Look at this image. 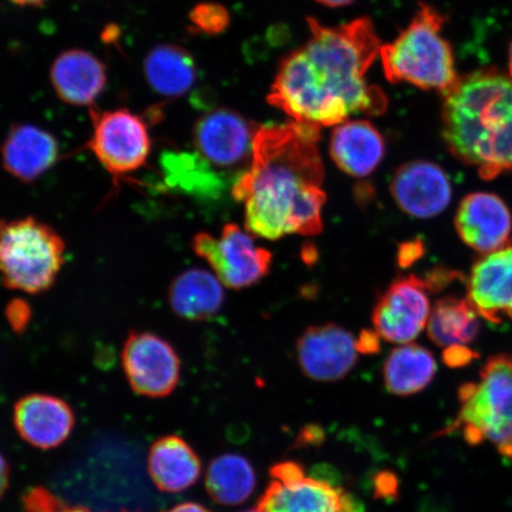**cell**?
I'll list each match as a JSON object with an SVG mask.
<instances>
[{
  "label": "cell",
  "instance_id": "obj_39",
  "mask_svg": "<svg viewBox=\"0 0 512 512\" xmlns=\"http://www.w3.org/2000/svg\"><path fill=\"white\" fill-rule=\"evenodd\" d=\"M241 512H262V511L258 508H254V509H248V510L241 511Z\"/></svg>",
  "mask_w": 512,
  "mask_h": 512
},
{
  "label": "cell",
  "instance_id": "obj_21",
  "mask_svg": "<svg viewBox=\"0 0 512 512\" xmlns=\"http://www.w3.org/2000/svg\"><path fill=\"white\" fill-rule=\"evenodd\" d=\"M147 470L158 490L179 494L198 482L202 464L187 441L177 435H166L152 444Z\"/></svg>",
  "mask_w": 512,
  "mask_h": 512
},
{
  "label": "cell",
  "instance_id": "obj_2",
  "mask_svg": "<svg viewBox=\"0 0 512 512\" xmlns=\"http://www.w3.org/2000/svg\"><path fill=\"white\" fill-rule=\"evenodd\" d=\"M319 138L320 127L297 121L258 128L251 165L232 190L245 204L249 234L279 240L322 233L326 194Z\"/></svg>",
  "mask_w": 512,
  "mask_h": 512
},
{
  "label": "cell",
  "instance_id": "obj_1",
  "mask_svg": "<svg viewBox=\"0 0 512 512\" xmlns=\"http://www.w3.org/2000/svg\"><path fill=\"white\" fill-rule=\"evenodd\" d=\"M310 40L281 62L267 101L297 123L328 127L350 114L387 111L382 89L366 80L382 44L369 18L325 27L309 18Z\"/></svg>",
  "mask_w": 512,
  "mask_h": 512
},
{
  "label": "cell",
  "instance_id": "obj_6",
  "mask_svg": "<svg viewBox=\"0 0 512 512\" xmlns=\"http://www.w3.org/2000/svg\"><path fill=\"white\" fill-rule=\"evenodd\" d=\"M66 242L35 217L0 220V277L9 290L41 294L50 290L66 262Z\"/></svg>",
  "mask_w": 512,
  "mask_h": 512
},
{
  "label": "cell",
  "instance_id": "obj_7",
  "mask_svg": "<svg viewBox=\"0 0 512 512\" xmlns=\"http://www.w3.org/2000/svg\"><path fill=\"white\" fill-rule=\"evenodd\" d=\"M92 134L88 150L112 177L115 188L134 172L145 168L152 150L149 125L142 115L127 108L91 111Z\"/></svg>",
  "mask_w": 512,
  "mask_h": 512
},
{
  "label": "cell",
  "instance_id": "obj_5",
  "mask_svg": "<svg viewBox=\"0 0 512 512\" xmlns=\"http://www.w3.org/2000/svg\"><path fill=\"white\" fill-rule=\"evenodd\" d=\"M458 400L456 419L439 434L462 433L467 444L490 443L512 459V354L489 357L478 381L459 388Z\"/></svg>",
  "mask_w": 512,
  "mask_h": 512
},
{
  "label": "cell",
  "instance_id": "obj_36",
  "mask_svg": "<svg viewBox=\"0 0 512 512\" xmlns=\"http://www.w3.org/2000/svg\"><path fill=\"white\" fill-rule=\"evenodd\" d=\"M318 3L330 6V8H339V6L349 5L354 0H317Z\"/></svg>",
  "mask_w": 512,
  "mask_h": 512
},
{
  "label": "cell",
  "instance_id": "obj_15",
  "mask_svg": "<svg viewBox=\"0 0 512 512\" xmlns=\"http://www.w3.org/2000/svg\"><path fill=\"white\" fill-rule=\"evenodd\" d=\"M467 299L492 324L512 322V239L475 261L466 283Z\"/></svg>",
  "mask_w": 512,
  "mask_h": 512
},
{
  "label": "cell",
  "instance_id": "obj_10",
  "mask_svg": "<svg viewBox=\"0 0 512 512\" xmlns=\"http://www.w3.org/2000/svg\"><path fill=\"white\" fill-rule=\"evenodd\" d=\"M428 292L426 281L413 274L394 281L374 307L377 335L387 342L412 343L430 319Z\"/></svg>",
  "mask_w": 512,
  "mask_h": 512
},
{
  "label": "cell",
  "instance_id": "obj_37",
  "mask_svg": "<svg viewBox=\"0 0 512 512\" xmlns=\"http://www.w3.org/2000/svg\"><path fill=\"white\" fill-rule=\"evenodd\" d=\"M10 2L21 6H40L48 0H10Z\"/></svg>",
  "mask_w": 512,
  "mask_h": 512
},
{
  "label": "cell",
  "instance_id": "obj_30",
  "mask_svg": "<svg viewBox=\"0 0 512 512\" xmlns=\"http://www.w3.org/2000/svg\"><path fill=\"white\" fill-rule=\"evenodd\" d=\"M476 351L469 348V345L456 344L445 348L443 361L447 367L452 369L464 368L476 360Z\"/></svg>",
  "mask_w": 512,
  "mask_h": 512
},
{
  "label": "cell",
  "instance_id": "obj_14",
  "mask_svg": "<svg viewBox=\"0 0 512 512\" xmlns=\"http://www.w3.org/2000/svg\"><path fill=\"white\" fill-rule=\"evenodd\" d=\"M454 226L467 247L488 254L512 239V215L503 198L490 192H472L459 203Z\"/></svg>",
  "mask_w": 512,
  "mask_h": 512
},
{
  "label": "cell",
  "instance_id": "obj_35",
  "mask_svg": "<svg viewBox=\"0 0 512 512\" xmlns=\"http://www.w3.org/2000/svg\"><path fill=\"white\" fill-rule=\"evenodd\" d=\"M166 512H211L208 509L202 507L200 504L187 502L183 504L176 505V507L172 508Z\"/></svg>",
  "mask_w": 512,
  "mask_h": 512
},
{
  "label": "cell",
  "instance_id": "obj_20",
  "mask_svg": "<svg viewBox=\"0 0 512 512\" xmlns=\"http://www.w3.org/2000/svg\"><path fill=\"white\" fill-rule=\"evenodd\" d=\"M343 490L316 477L274 480L258 503L262 512H341Z\"/></svg>",
  "mask_w": 512,
  "mask_h": 512
},
{
  "label": "cell",
  "instance_id": "obj_32",
  "mask_svg": "<svg viewBox=\"0 0 512 512\" xmlns=\"http://www.w3.org/2000/svg\"><path fill=\"white\" fill-rule=\"evenodd\" d=\"M424 254V245L420 240L403 243L399 249V265L409 267Z\"/></svg>",
  "mask_w": 512,
  "mask_h": 512
},
{
  "label": "cell",
  "instance_id": "obj_9",
  "mask_svg": "<svg viewBox=\"0 0 512 512\" xmlns=\"http://www.w3.org/2000/svg\"><path fill=\"white\" fill-rule=\"evenodd\" d=\"M121 364L134 393L146 398H165L181 379V360L172 347L150 332L132 331L121 351Z\"/></svg>",
  "mask_w": 512,
  "mask_h": 512
},
{
  "label": "cell",
  "instance_id": "obj_29",
  "mask_svg": "<svg viewBox=\"0 0 512 512\" xmlns=\"http://www.w3.org/2000/svg\"><path fill=\"white\" fill-rule=\"evenodd\" d=\"M31 316V307L24 299L16 298L6 306L5 317L16 334L22 335L27 331Z\"/></svg>",
  "mask_w": 512,
  "mask_h": 512
},
{
  "label": "cell",
  "instance_id": "obj_4",
  "mask_svg": "<svg viewBox=\"0 0 512 512\" xmlns=\"http://www.w3.org/2000/svg\"><path fill=\"white\" fill-rule=\"evenodd\" d=\"M446 17L420 3L412 22L396 40L380 51L389 82L438 91L441 95L459 79L451 43L443 36Z\"/></svg>",
  "mask_w": 512,
  "mask_h": 512
},
{
  "label": "cell",
  "instance_id": "obj_33",
  "mask_svg": "<svg viewBox=\"0 0 512 512\" xmlns=\"http://www.w3.org/2000/svg\"><path fill=\"white\" fill-rule=\"evenodd\" d=\"M380 336L377 332L363 331L360 339L357 341V349L361 354L376 352L380 348Z\"/></svg>",
  "mask_w": 512,
  "mask_h": 512
},
{
  "label": "cell",
  "instance_id": "obj_34",
  "mask_svg": "<svg viewBox=\"0 0 512 512\" xmlns=\"http://www.w3.org/2000/svg\"><path fill=\"white\" fill-rule=\"evenodd\" d=\"M10 484V467L3 454L0 453V498L8 491Z\"/></svg>",
  "mask_w": 512,
  "mask_h": 512
},
{
  "label": "cell",
  "instance_id": "obj_16",
  "mask_svg": "<svg viewBox=\"0 0 512 512\" xmlns=\"http://www.w3.org/2000/svg\"><path fill=\"white\" fill-rule=\"evenodd\" d=\"M14 425L25 443L41 450L61 446L75 427V414L66 401L48 394H30L14 407Z\"/></svg>",
  "mask_w": 512,
  "mask_h": 512
},
{
  "label": "cell",
  "instance_id": "obj_28",
  "mask_svg": "<svg viewBox=\"0 0 512 512\" xmlns=\"http://www.w3.org/2000/svg\"><path fill=\"white\" fill-rule=\"evenodd\" d=\"M23 505L27 512H92L87 508L75 507L63 502L62 499L40 486L25 492Z\"/></svg>",
  "mask_w": 512,
  "mask_h": 512
},
{
  "label": "cell",
  "instance_id": "obj_17",
  "mask_svg": "<svg viewBox=\"0 0 512 512\" xmlns=\"http://www.w3.org/2000/svg\"><path fill=\"white\" fill-rule=\"evenodd\" d=\"M2 164L8 174L31 184L57 163L60 146L50 132L32 124H17L10 128L0 147Z\"/></svg>",
  "mask_w": 512,
  "mask_h": 512
},
{
  "label": "cell",
  "instance_id": "obj_8",
  "mask_svg": "<svg viewBox=\"0 0 512 512\" xmlns=\"http://www.w3.org/2000/svg\"><path fill=\"white\" fill-rule=\"evenodd\" d=\"M191 248L208 262L221 283L233 290L258 283L271 270V252L255 246L252 234L238 224H226L219 239L209 233L196 234Z\"/></svg>",
  "mask_w": 512,
  "mask_h": 512
},
{
  "label": "cell",
  "instance_id": "obj_26",
  "mask_svg": "<svg viewBox=\"0 0 512 512\" xmlns=\"http://www.w3.org/2000/svg\"><path fill=\"white\" fill-rule=\"evenodd\" d=\"M256 473L249 460L240 454L227 453L211 460L206 473L208 495L221 505H239L252 496Z\"/></svg>",
  "mask_w": 512,
  "mask_h": 512
},
{
  "label": "cell",
  "instance_id": "obj_27",
  "mask_svg": "<svg viewBox=\"0 0 512 512\" xmlns=\"http://www.w3.org/2000/svg\"><path fill=\"white\" fill-rule=\"evenodd\" d=\"M228 22V12L219 4H200L190 12L192 28L203 32V34H219L227 28Z\"/></svg>",
  "mask_w": 512,
  "mask_h": 512
},
{
  "label": "cell",
  "instance_id": "obj_25",
  "mask_svg": "<svg viewBox=\"0 0 512 512\" xmlns=\"http://www.w3.org/2000/svg\"><path fill=\"white\" fill-rule=\"evenodd\" d=\"M427 332L431 341L441 348L469 345L480 334V316L469 299L444 297L432 307Z\"/></svg>",
  "mask_w": 512,
  "mask_h": 512
},
{
  "label": "cell",
  "instance_id": "obj_31",
  "mask_svg": "<svg viewBox=\"0 0 512 512\" xmlns=\"http://www.w3.org/2000/svg\"><path fill=\"white\" fill-rule=\"evenodd\" d=\"M271 475L278 482H291L298 478L304 477L302 465L293 462H286L272 467Z\"/></svg>",
  "mask_w": 512,
  "mask_h": 512
},
{
  "label": "cell",
  "instance_id": "obj_23",
  "mask_svg": "<svg viewBox=\"0 0 512 512\" xmlns=\"http://www.w3.org/2000/svg\"><path fill=\"white\" fill-rule=\"evenodd\" d=\"M144 75L153 92L165 98H179L194 87L197 68L188 50L175 44H159L145 57Z\"/></svg>",
  "mask_w": 512,
  "mask_h": 512
},
{
  "label": "cell",
  "instance_id": "obj_24",
  "mask_svg": "<svg viewBox=\"0 0 512 512\" xmlns=\"http://www.w3.org/2000/svg\"><path fill=\"white\" fill-rule=\"evenodd\" d=\"M437 369V361L430 350L419 344H401L384 363L383 380L389 393L414 395L430 386Z\"/></svg>",
  "mask_w": 512,
  "mask_h": 512
},
{
  "label": "cell",
  "instance_id": "obj_22",
  "mask_svg": "<svg viewBox=\"0 0 512 512\" xmlns=\"http://www.w3.org/2000/svg\"><path fill=\"white\" fill-rule=\"evenodd\" d=\"M223 284L214 273L191 268L179 274L169 287V303L178 317L190 322L213 318L224 303Z\"/></svg>",
  "mask_w": 512,
  "mask_h": 512
},
{
  "label": "cell",
  "instance_id": "obj_13",
  "mask_svg": "<svg viewBox=\"0 0 512 512\" xmlns=\"http://www.w3.org/2000/svg\"><path fill=\"white\" fill-rule=\"evenodd\" d=\"M390 194L403 213L415 219H432L450 206L452 187L438 164L413 160L395 171Z\"/></svg>",
  "mask_w": 512,
  "mask_h": 512
},
{
  "label": "cell",
  "instance_id": "obj_18",
  "mask_svg": "<svg viewBox=\"0 0 512 512\" xmlns=\"http://www.w3.org/2000/svg\"><path fill=\"white\" fill-rule=\"evenodd\" d=\"M50 82L56 95L66 104L92 106L105 91L107 68L89 51L69 49L51 64Z\"/></svg>",
  "mask_w": 512,
  "mask_h": 512
},
{
  "label": "cell",
  "instance_id": "obj_38",
  "mask_svg": "<svg viewBox=\"0 0 512 512\" xmlns=\"http://www.w3.org/2000/svg\"><path fill=\"white\" fill-rule=\"evenodd\" d=\"M509 75L512 76V42L509 47Z\"/></svg>",
  "mask_w": 512,
  "mask_h": 512
},
{
  "label": "cell",
  "instance_id": "obj_12",
  "mask_svg": "<svg viewBox=\"0 0 512 512\" xmlns=\"http://www.w3.org/2000/svg\"><path fill=\"white\" fill-rule=\"evenodd\" d=\"M300 369L311 380L335 382L344 379L358 361L357 341L335 324L310 326L297 342Z\"/></svg>",
  "mask_w": 512,
  "mask_h": 512
},
{
  "label": "cell",
  "instance_id": "obj_11",
  "mask_svg": "<svg viewBox=\"0 0 512 512\" xmlns=\"http://www.w3.org/2000/svg\"><path fill=\"white\" fill-rule=\"evenodd\" d=\"M256 131L242 115L219 108L197 121L192 138L197 155L209 165L235 169L251 165Z\"/></svg>",
  "mask_w": 512,
  "mask_h": 512
},
{
  "label": "cell",
  "instance_id": "obj_3",
  "mask_svg": "<svg viewBox=\"0 0 512 512\" xmlns=\"http://www.w3.org/2000/svg\"><path fill=\"white\" fill-rule=\"evenodd\" d=\"M441 136L484 181L512 171V76L484 68L459 76L443 94Z\"/></svg>",
  "mask_w": 512,
  "mask_h": 512
},
{
  "label": "cell",
  "instance_id": "obj_19",
  "mask_svg": "<svg viewBox=\"0 0 512 512\" xmlns=\"http://www.w3.org/2000/svg\"><path fill=\"white\" fill-rule=\"evenodd\" d=\"M330 155L344 174L364 178L379 168L386 155V143L369 121H344L332 133Z\"/></svg>",
  "mask_w": 512,
  "mask_h": 512
}]
</instances>
